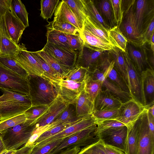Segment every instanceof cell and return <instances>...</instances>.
<instances>
[{
  "mask_svg": "<svg viewBox=\"0 0 154 154\" xmlns=\"http://www.w3.org/2000/svg\"><path fill=\"white\" fill-rule=\"evenodd\" d=\"M86 13L90 19L106 32L110 29L103 20L93 1L82 0Z\"/></svg>",
  "mask_w": 154,
  "mask_h": 154,
  "instance_id": "cell-26",
  "label": "cell"
},
{
  "mask_svg": "<svg viewBox=\"0 0 154 154\" xmlns=\"http://www.w3.org/2000/svg\"><path fill=\"white\" fill-rule=\"evenodd\" d=\"M70 104L57 93L56 99L49 106L47 112L36 122L35 129L51 123L66 110Z\"/></svg>",
  "mask_w": 154,
  "mask_h": 154,
  "instance_id": "cell-16",
  "label": "cell"
},
{
  "mask_svg": "<svg viewBox=\"0 0 154 154\" xmlns=\"http://www.w3.org/2000/svg\"><path fill=\"white\" fill-rule=\"evenodd\" d=\"M79 35L83 46L93 50L109 51L113 46L111 43L94 35L84 27Z\"/></svg>",
  "mask_w": 154,
  "mask_h": 154,
  "instance_id": "cell-22",
  "label": "cell"
},
{
  "mask_svg": "<svg viewBox=\"0 0 154 154\" xmlns=\"http://www.w3.org/2000/svg\"><path fill=\"white\" fill-rule=\"evenodd\" d=\"M108 57L100 58V63L98 68L104 75L115 84L122 91L129 94L128 87L123 79L114 67V62Z\"/></svg>",
  "mask_w": 154,
  "mask_h": 154,
  "instance_id": "cell-20",
  "label": "cell"
},
{
  "mask_svg": "<svg viewBox=\"0 0 154 154\" xmlns=\"http://www.w3.org/2000/svg\"><path fill=\"white\" fill-rule=\"evenodd\" d=\"M146 114L149 127L152 134L154 136V117L147 111Z\"/></svg>",
  "mask_w": 154,
  "mask_h": 154,
  "instance_id": "cell-58",
  "label": "cell"
},
{
  "mask_svg": "<svg viewBox=\"0 0 154 154\" xmlns=\"http://www.w3.org/2000/svg\"><path fill=\"white\" fill-rule=\"evenodd\" d=\"M154 32L152 33L151 36L149 41L148 42L150 43V48L152 52V54L154 55Z\"/></svg>",
  "mask_w": 154,
  "mask_h": 154,
  "instance_id": "cell-60",
  "label": "cell"
},
{
  "mask_svg": "<svg viewBox=\"0 0 154 154\" xmlns=\"http://www.w3.org/2000/svg\"><path fill=\"white\" fill-rule=\"evenodd\" d=\"M97 6L101 15L110 28L116 26L113 10L109 0L100 1L98 3Z\"/></svg>",
  "mask_w": 154,
  "mask_h": 154,
  "instance_id": "cell-36",
  "label": "cell"
},
{
  "mask_svg": "<svg viewBox=\"0 0 154 154\" xmlns=\"http://www.w3.org/2000/svg\"><path fill=\"white\" fill-rule=\"evenodd\" d=\"M75 105L78 118L92 114L94 111V104L88 97L85 89L78 98Z\"/></svg>",
  "mask_w": 154,
  "mask_h": 154,
  "instance_id": "cell-28",
  "label": "cell"
},
{
  "mask_svg": "<svg viewBox=\"0 0 154 154\" xmlns=\"http://www.w3.org/2000/svg\"><path fill=\"white\" fill-rule=\"evenodd\" d=\"M0 122L24 113L32 106L29 96L0 88Z\"/></svg>",
  "mask_w": 154,
  "mask_h": 154,
  "instance_id": "cell-1",
  "label": "cell"
},
{
  "mask_svg": "<svg viewBox=\"0 0 154 154\" xmlns=\"http://www.w3.org/2000/svg\"><path fill=\"white\" fill-rule=\"evenodd\" d=\"M154 18L153 17L150 21L146 31L144 34L143 38V44L149 42V38L154 31Z\"/></svg>",
  "mask_w": 154,
  "mask_h": 154,
  "instance_id": "cell-55",
  "label": "cell"
},
{
  "mask_svg": "<svg viewBox=\"0 0 154 154\" xmlns=\"http://www.w3.org/2000/svg\"><path fill=\"white\" fill-rule=\"evenodd\" d=\"M86 80L78 82L62 79L55 88L63 100L70 104L75 105L78 98L85 89Z\"/></svg>",
  "mask_w": 154,
  "mask_h": 154,
  "instance_id": "cell-10",
  "label": "cell"
},
{
  "mask_svg": "<svg viewBox=\"0 0 154 154\" xmlns=\"http://www.w3.org/2000/svg\"><path fill=\"white\" fill-rule=\"evenodd\" d=\"M146 109V106L132 98L122 103L119 108V116L114 120L122 123L128 129L130 128Z\"/></svg>",
  "mask_w": 154,
  "mask_h": 154,
  "instance_id": "cell-7",
  "label": "cell"
},
{
  "mask_svg": "<svg viewBox=\"0 0 154 154\" xmlns=\"http://www.w3.org/2000/svg\"><path fill=\"white\" fill-rule=\"evenodd\" d=\"M82 117L76 121L63 124L57 126L50 130L45 131L41 134L35 142L34 144H38L41 142L60 133L68 127L75 124Z\"/></svg>",
  "mask_w": 154,
  "mask_h": 154,
  "instance_id": "cell-46",
  "label": "cell"
},
{
  "mask_svg": "<svg viewBox=\"0 0 154 154\" xmlns=\"http://www.w3.org/2000/svg\"><path fill=\"white\" fill-rule=\"evenodd\" d=\"M42 50L69 69H72L75 64L78 51H69L47 42Z\"/></svg>",
  "mask_w": 154,
  "mask_h": 154,
  "instance_id": "cell-14",
  "label": "cell"
},
{
  "mask_svg": "<svg viewBox=\"0 0 154 154\" xmlns=\"http://www.w3.org/2000/svg\"><path fill=\"white\" fill-rule=\"evenodd\" d=\"M53 20L70 23L81 31L84 28L72 10L63 0L59 2L57 5L55 11Z\"/></svg>",
  "mask_w": 154,
  "mask_h": 154,
  "instance_id": "cell-23",
  "label": "cell"
},
{
  "mask_svg": "<svg viewBox=\"0 0 154 154\" xmlns=\"http://www.w3.org/2000/svg\"><path fill=\"white\" fill-rule=\"evenodd\" d=\"M11 7L14 15L26 28L29 26L28 14L26 7L20 0H11Z\"/></svg>",
  "mask_w": 154,
  "mask_h": 154,
  "instance_id": "cell-39",
  "label": "cell"
},
{
  "mask_svg": "<svg viewBox=\"0 0 154 154\" xmlns=\"http://www.w3.org/2000/svg\"><path fill=\"white\" fill-rule=\"evenodd\" d=\"M0 56H14L25 47V45L17 44L7 37L1 31Z\"/></svg>",
  "mask_w": 154,
  "mask_h": 154,
  "instance_id": "cell-29",
  "label": "cell"
},
{
  "mask_svg": "<svg viewBox=\"0 0 154 154\" xmlns=\"http://www.w3.org/2000/svg\"><path fill=\"white\" fill-rule=\"evenodd\" d=\"M97 119L93 114L88 115L63 131L36 144V146H41L53 141L65 138L79 131L97 125Z\"/></svg>",
  "mask_w": 154,
  "mask_h": 154,
  "instance_id": "cell-11",
  "label": "cell"
},
{
  "mask_svg": "<svg viewBox=\"0 0 154 154\" xmlns=\"http://www.w3.org/2000/svg\"><path fill=\"white\" fill-rule=\"evenodd\" d=\"M154 149V136L149 127L146 110L140 117L136 154H153Z\"/></svg>",
  "mask_w": 154,
  "mask_h": 154,
  "instance_id": "cell-9",
  "label": "cell"
},
{
  "mask_svg": "<svg viewBox=\"0 0 154 154\" xmlns=\"http://www.w3.org/2000/svg\"><path fill=\"white\" fill-rule=\"evenodd\" d=\"M102 88V82L93 79L89 75L86 79L85 90L88 97L94 104L95 98Z\"/></svg>",
  "mask_w": 154,
  "mask_h": 154,
  "instance_id": "cell-38",
  "label": "cell"
},
{
  "mask_svg": "<svg viewBox=\"0 0 154 154\" xmlns=\"http://www.w3.org/2000/svg\"><path fill=\"white\" fill-rule=\"evenodd\" d=\"M15 150H11L8 151L5 154H12L15 151Z\"/></svg>",
  "mask_w": 154,
  "mask_h": 154,
  "instance_id": "cell-62",
  "label": "cell"
},
{
  "mask_svg": "<svg viewBox=\"0 0 154 154\" xmlns=\"http://www.w3.org/2000/svg\"><path fill=\"white\" fill-rule=\"evenodd\" d=\"M59 2V0H41L40 16L45 19L51 18Z\"/></svg>",
  "mask_w": 154,
  "mask_h": 154,
  "instance_id": "cell-42",
  "label": "cell"
},
{
  "mask_svg": "<svg viewBox=\"0 0 154 154\" xmlns=\"http://www.w3.org/2000/svg\"><path fill=\"white\" fill-rule=\"evenodd\" d=\"M84 27L94 35L111 43L108 38L107 32L94 23L88 16L85 21Z\"/></svg>",
  "mask_w": 154,
  "mask_h": 154,
  "instance_id": "cell-45",
  "label": "cell"
},
{
  "mask_svg": "<svg viewBox=\"0 0 154 154\" xmlns=\"http://www.w3.org/2000/svg\"><path fill=\"white\" fill-rule=\"evenodd\" d=\"M107 33L110 43L123 52L127 53L128 40L120 30L119 27L115 26L110 28L108 31Z\"/></svg>",
  "mask_w": 154,
  "mask_h": 154,
  "instance_id": "cell-32",
  "label": "cell"
},
{
  "mask_svg": "<svg viewBox=\"0 0 154 154\" xmlns=\"http://www.w3.org/2000/svg\"><path fill=\"white\" fill-rule=\"evenodd\" d=\"M37 52L62 79L65 77L71 69L62 65L57 60L42 50Z\"/></svg>",
  "mask_w": 154,
  "mask_h": 154,
  "instance_id": "cell-35",
  "label": "cell"
},
{
  "mask_svg": "<svg viewBox=\"0 0 154 154\" xmlns=\"http://www.w3.org/2000/svg\"><path fill=\"white\" fill-rule=\"evenodd\" d=\"M11 0H0V29L3 28L5 15L10 9Z\"/></svg>",
  "mask_w": 154,
  "mask_h": 154,
  "instance_id": "cell-54",
  "label": "cell"
},
{
  "mask_svg": "<svg viewBox=\"0 0 154 154\" xmlns=\"http://www.w3.org/2000/svg\"><path fill=\"white\" fill-rule=\"evenodd\" d=\"M119 108L116 109L94 110L93 116L97 119H114L119 115Z\"/></svg>",
  "mask_w": 154,
  "mask_h": 154,
  "instance_id": "cell-51",
  "label": "cell"
},
{
  "mask_svg": "<svg viewBox=\"0 0 154 154\" xmlns=\"http://www.w3.org/2000/svg\"><path fill=\"white\" fill-rule=\"evenodd\" d=\"M47 42L69 51H74L70 48L66 33L54 29L47 28Z\"/></svg>",
  "mask_w": 154,
  "mask_h": 154,
  "instance_id": "cell-33",
  "label": "cell"
},
{
  "mask_svg": "<svg viewBox=\"0 0 154 154\" xmlns=\"http://www.w3.org/2000/svg\"><path fill=\"white\" fill-rule=\"evenodd\" d=\"M140 75L143 105L147 107L154 104V70L147 68Z\"/></svg>",
  "mask_w": 154,
  "mask_h": 154,
  "instance_id": "cell-21",
  "label": "cell"
},
{
  "mask_svg": "<svg viewBox=\"0 0 154 154\" xmlns=\"http://www.w3.org/2000/svg\"><path fill=\"white\" fill-rule=\"evenodd\" d=\"M26 27L14 15L11 7L5 15L2 32L9 38L18 44Z\"/></svg>",
  "mask_w": 154,
  "mask_h": 154,
  "instance_id": "cell-13",
  "label": "cell"
},
{
  "mask_svg": "<svg viewBox=\"0 0 154 154\" xmlns=\"http://www.w3.org/2000/svg\"><path fill=\"white\" fill-rule=\"evenodd\" d=\"M47 28L54 29L65 33L75 35L79 34L81 31L73 25L66 22H59L52 21L48 22Z\"/></svg>",
  "mask_w": 154,
  "mask_h": 154,
  "instance_id": "cell-43",
  "label": "cell"
},
{
  "mask_svg": "<svg viewBox=\"0 0 154 154\" xmlns=\"http://www.w3.org/2000/svg\"><path fill=\"white\" fill-rule=\"evenodd\" d=\"M97 125L79 131L64 138L49 154H56L66 148L84 147L98 141L100 139L95 133Z\"/></svg>",
  "mask_w": 154,
  "mask_h": 154,
  "instance_id": "cell-5",
  "label": "cell"
},
{
  "mask_svg": "<svg viewBox=\"0 0 154 154\" xmlns=\"http://www.w3.org/2000/svg\"><path fill=\"white\" fill-rule=\"evenodd\" d=\"M64 139L53 141L41 146L35 145L29 154H49Z\"/></svg>",
  "mask_w": 154,
  "mask_h": 154,
  "instance_id": "cell-49",
  "label": "cell"
},
{
  "mask_svg": "<svg viewBox=\"0 0 154 154\" xmlns=\"http://www.w3.org/2000/svg\"><path fill=\"white\" fill-rule=\"evenodd\" d=\"M104 150L105 154H125L124 152L116 147L104 144Z\"/></svg>",
  "mask_w": 154,
  "mask_h": 154,
  "instance_id": "cell-56",
  "label": "cell"
},
{
  "mask_svg": "<svg viewBox=\"0 0 154 154\" xmlns=\"http://www.w3.org/2000/svg\"><path fill=\"white\" fill-rule=\"evenodd\" d=\"M49 107V106L46 105L31 106L24 112L26 119L35 124L37 120L47 112Z\"/></svg>",
  "mask_w": 154,
  "mask_h": 154,
  "instance_id": "cell-44",
  "label": "cell"
},
{
  "mask_svg": "<svg viewBox=\"0 0 154 154\" xmlns=\"http://www.w3.org/2000/svg\"><path fill=\"white\" fill-rule=\"evenodd\" d=\"M70 8L79 22L84 27V23L88 16L82 0H63Z\"/></svg>",
  "mask_w": 154,
  "mask_h": 154,
  "instance_id": "cell-40",
  "label": "cell"
},
{
  "mask_svg": "<svg viewBox=\"0 0 154 154\" xmlns=\"http://www.w3.org/2000/svg\"><path fill=\"white\" fill-rule=\"evenodd\" d=\"M103 52L91 50L84 47L82 44L79 51L74 66L82 67L87 69L89 72H91L96 67L97 62Z\"/></svg>",
  "mask_w": 154,
  "mask_h": 154,
  "instance_id": "cell-19",
  "label": "cell"
},
{
  "mask_svg": "<svg viewBox=\"0 0 154 154\" xmlns=\"http://www.w3.org/2000/svg\"><path fill=\"white\" fill-rule=\"evenodd\" d=\"M91 78L100 80L102 82V88L109 91L124 103L132 98L130 94L121 90L115 84L106 77L103 72L96 67L91 72H89Z\"/></svg>",
  "mask_w": 154,
  "mask_h": 154,
  "instance_id": "cell-18",
  "label": "cell"
},
{
  "mask_svg": "<svg viewBox=\"0 0 154 154\" xmlns=\"http://www.w3.org/2000/svg\"><path fill=\"white\" fill-rule=\"evenodd\" d=\"M36 144H33L29 146H24L19 149H17L12 154H29Z\"/></svg>",
  "mask_w": 154,
  "mask_h": 154,
  "instance_id": "cell-57",
  "label": "cell"
},
{
  "mask_svg": "<svg viewBox=\"0 0 154 154\" xmlns=\"http://www.w3.org/2000/svg\"><path fill=\"white\" fill-rule=\"evenodd\" d=\"M135 0H129V2H123L122 0L123 14L119 29L126 38L128 42L135 46L143 45L138 35L135 28L134 14Z\"/></svg>",
  "mask_w": 154,
  "mask_h": 154,
  "instance_id": "cell-4",
  "label": "cell"
},
{
  "mask_svg": "<svg viewBox=\"0 0 154 154\" xmlns=\"http://www.w3.org/2000/svg\"><path fill=\"white\" fill-rule=\"evenodd\" d=\"M104 143L100 139L98 141L82 148L77 154H105Z\"/></svg>",
  "mask_w": 154,
  "mask_h": 154,
  "instance_id": "cell-48",
  "label": "cell"
},
{
  "mask_svg": "<svg viewBox=\"0 0 154 154\" xmlns=\"http://www.w3.org/2000/svg\"><path fill=\"white\" fill-rule=\"evenodd\" d=\"M27 79L32 106H49L56 99L57 92L54 85L42 77L29 75Z\"/></svg>",
  "mask_w": 154,
  "mask_h": 154,
  "instance_id": "cell-2",
  "label": "cell"
},
{
  "mask_svg": "<svg viewBox=\"0 0 154 154\" xmlns=\"http://www.w3.org/2000/svg\"><path fill=\"white\" fill-rule=\"evenodd\" d=\"M123 55L125 63L126 85L129 94L132 98L143 105L140 75L127 53L123 52Z\"/></svg>",
  "mask_w": 154,
  "mask_h": 154,
  "instance_id": "cell-8",
  "label": "cell"
},
{
  "mask_svg": "<svg viewBox=\"0 0 154 154\" xmlns=\"http://www.w3.org/2000/svg\"><path fill=\"white\" fill-rule=\"evenodd\" d=\"M125 126L122 123L114 119H97L95 133L96 135H98L100 132L107 129Z\"/></svg>",
  "mask_w": 154,
  "mask_h": 154,
  "instance_id": "cell-47",
  "label": "cell"
},
{
  "mask_svg": "<svg viewBox=\"0 0 154 154\" xmlns=\"http://www.w3.org/2000/svg\"><path fill=\"white\" fill-rule=\"evenodd\" d=\"M80 149V147L77 146L69 148L62 150L59 154H77Z\"/></svg>",
  "mask_w": 154,
  "mask_h": 154,
  "instance_id": "cell-59",
  "label": "cell"
},
{
  "mask_svg": "<svg viewBox=\"0 0 154 154\" xmlns=\"http://www.w3.org/2000/svg\"><path fill=\"white\" fill-rule=\"evenodd\" d=\"M29 75H37L43 78L44 72L31 51L24 48L13 56Z\"/></svg>",
  "mask_w": 154,
  "mask_h": 154,
  "instance_id": "cell-17",
  "label": "cell"
},
{
  "mask_svg": "<svg viewBox=\"0 0 154 154\" xmlns=\"http://www.w3.org/2000/svg\"><path fill=\"white\" fill-rule=\"evenodd\" d=\"M122 103L109 91L102 88L94 101V110L118 109Z\"/></svg>",
  "mask_w": 154,
  "mask_h": 154,
  "instance_id": "cell-24",
  "label": "cell"
},
{
  "mask_svg": "<svg viewBox=\"0 0 154 154\" xmlns=\"http://www.w3.org/2000/svg\"><path fill=\"white\" fill-rule=\"evenodd\" d=\"M109 51L114 62L115 68L126 84V66L123 52L119 49L114 46H113L112 49Z\"/></svg>",
  "mask_w": 154,
  "mask_h": 154,
  "instance_id": "cell-34",
  "label": "cell"
},
{
  "mask_svg": "<svg viewBox=\"0 0 154 154\" xmlns=\"http://www.w3.org/2000/svg\"><path fill=\"white\" fill-rule=\"evenodd\" d=\"M127 132L128 128L125 126L107 129L98 135L104 144L116 147L125 152Z\"/></svg>",
  "mask_w": 154,
  "mask_h": 154,
  "instance_id": "cell-15",
  "label": "cell"
},
{
  "mask_svg": "<svg viewBox=\"0 0 154 154\" xmlns=\"http://www.w3.org/2000/svg\"><path fill=\"white\" fill-rule=\"evenodd\" d=\"M148 1L139 0L136 1L134 17L135 25L137 34L143 41L144 34L150 21L149 16L153 8L149 11Z\"/></svg>",
  "mask_w": 154,
  "mask_h": 154,
  "instance_id": "cell-12",
  "label": "cell"
},
{
  "mask_svg": "<svg viewBox=\"0 0 154 154\" xmlns=\"http://www.w3.org/2000/svg\"><path fill=\"white\" fill-rule=\"evenodd\" d=\"M8 151H7V150H5V151L4 152H2L1 154H5Z\"/></svg>",
  "mask_w": 154,
  "mask_h": 154,
  "instance_id": "cell-64",
  "label": "cell"
},
{
  "mask_svg": "<svg viewBox=\"0 0 154 154\" xmlns=\"http://www.w3.org/2000/svg\"><path fill=\"white\" fill-rule=\"evenodd\" d=\"M113 10L114 18L116 26L119 27L123 17L122 0H109Z\"/></svg>",
  "mask_w": 154,
  "mask_h": 154,
  "instance_id": "cell-52",
  "label": "cell"
},
{
  "mask_svg": "<svg viewBox=\"0 0 154 154\" xmlns=\"http://www.w3.org/2000/svg\"><path fill=\"white\" fill-rule=\"evenodd\" d=\"M0 64L25 79L29 75L13 56H0Z\"/></svg>",
  "mask_w": 154,
  "mask_h": 154,
  "instance_id": "cell-37",
  "label": "cell"
},
{
  "mask_svg": "<svg viewBox=\"0 0 154 154\" xmlns=\"http://www.w3.org/2000/svg\"><path fill=\"white\" fill-rule=\"evenodd\" d=\"M31 52L44 71L43 78L49 81L55 87L62 79L61 77L49 66L37 51Z\"/></svg>",
  "mask_w": 154,
  "mask_h": 154,
  "instance_id": "cell-31",
  "label": "cell"
},
{
  "mask_svg": "<svg viewBox=\"0 0 154 154\" xmlns=\"http://www.w3.org/2000/svg\"><path fill=\"white\" fill-rule=\"evenodd\" d=\"M127 53L134 63L140 74L145 70L146 59L142 51L137 49L131 44H127Z\"/></svg>",
  "mask_w": 154,
  "mask_h": 154,
  "instance_id": "cell-30",
  "label": "cell"
},
{
  "mask_svg": "<svg viewBox=\"0 0 154 154\" xmlns=\"http://www.w3.org/2000/svg\"><path fill=\"white\" fill-rule=\"evenodd\" d=\"M140 123V117L132 127L128 128L125 144V154H136Z\"/></svg>",
  "mask_w": 154,
  "mask_h": 154,
  "instance_id": "cell-27",
  "label": "cell"
},
{
  "mask_svg": "<svg viewBox=\"0 0 154 154\" xmlns=\"http://www.w3.org/2000/svg\"><path fill=\"white\" fill-rule=\"evenodd\" d=\"M26 118L24 113L0 122V131L25 122Z\"/></svg>",
  "mask_w": 154,
  "mask_h": 154,
  "instance_id": "cell-50",
  "label": "cell"
},
{
  "mask_svg": "<svg viewBox=\"0 0 154 154\" xmlns=\"http://www.w3.org/2000/svg\"><path fill=\"white\" fill-rule=\"evenodd\" d=\"M66 35L71 48L74 51L78 52L83 44L79 34L73 35L66 33Z\"/></svg>",
  "mask_w": 154,
  "mask_h": 154,
  "instance_id": "cell-53",
  "label": "cell"
},
{
  "mask_svg": "<svg viewBox=\"0 0 154 154\" xmlns=\"http://www.w3.org/2000/svg\"><path fill=\"white\" fill-rule=\"evenodd\" d=\"M89 75L87 69L81 66H74L63 79L82 82L86 80Z\"/></svg>",
  "mask_w": 154,
  "mask_h": 154,
  "instance_id": "cell-41",
  "label": "cell"
},
{
  "mask_svg": "<svg viewBox=\"0 0 154 154\" xmlns=\"http://www.w3.org/2000/svg\"><path fill=\"white\" fill-rule=\"evenodd\" d=\"M82 118V117H81ZM80 118L76 116L75 105L70 104L67 108L49 125L36 128L34 132H42L50 130L54 127L65 123L76 121Z\"/></svg>",
  "mask_w": 154,
  "mask_h": 154,
  "instance_id": "cell-25",
  "label": "cell"
},
{
  "mask_svg": "<svg viewBox=\"0 0 154 154\" xmlns=\"http://www.w3.org/2000/svg\"><path fill=\"white\" fill-rule=\"evenodd\" d=\"M0 88L29 96L27 79L23 77L1 64Z\"/></svg>",
  "mask_w": 154,
  "mask_h": 154,
  "instance_id": "cell-6",
  "label": "cell"
},
{
  "mask_svg": "<svg viewBox=\"0 0 154 154\" xmlns=\"http://www.w3.org/2000/svg\"><path fill=\"white\" fill-rule=\"evenodd\" d=\"M1 29H0V54H1V46H0L1 42H0V41H1Z\"/></svg>",
  "mask_w": 154,
  "mask_h": 154,
  "instance_id": "cell-63",
  "label": "cell"
},
{
  "mask_svg": "<svg viewBox=\"0 0 154 154\" xmlns=\"http://www.w3.org/2000/svg\"><path fill=\"white\" fill-rule=\"evenodd\" d=\"M35 128V124L26 119L22 123L0 131L5 149L15 150L25 144Z\"/></svg>",
  "mask_w": 154,
  "mask_h": 154,
  "instance_id": "cell-3",
  "label": "cell"
},
{
  "mask_svg": "<svg viewBox=\"0 0 154 154\" xmlns=\"http://www.w3.org/2000/svg\"><path fill=\"white\" fill-rule=\"evenodd\" d=\"M147 111L154 117V105H152L147 108Z\"/></svg>",
  "mask_w": 154,
  "mask_h": 154,
  "instance_id": "cell-61",
  "label": "cell"
}]
</instances>
